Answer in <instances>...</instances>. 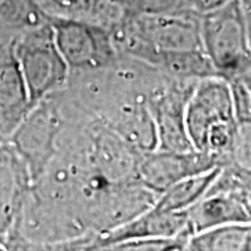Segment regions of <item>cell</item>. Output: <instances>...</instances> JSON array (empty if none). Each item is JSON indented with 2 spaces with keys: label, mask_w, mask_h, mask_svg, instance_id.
Masks as SVG:
<instances>
[{
  "label": "cell",
  "mask_w": 251,
  "mask_h": 251,
  "mask_svg": "<svg viewBox=\"0 0 251 251\" xmlns=\"http://www.w3.org/2000/svg\"><path fill=\"white\" fill-rule=\"evenodd\" d=\"M186 128L194 150L216 156L221 166L233 162L239 125L225 78L211 75L197 81L186 103Z\"/></svg>",
  "instance_id": "obj_1"
},
{
  "label": "cell",
  "mask_w": 251,
  "mask_h": 251,
  "mask_svg": "<svg viewBox=\"0 0 251 251\" xmlns=\"http://www.w3.org/2000/svg\"><path fill=\"white\" fill-rule=\"evenodd\" d=\"M250 32L239 0L200 16L202 49L218 77L229 81L250 75Z\"/></svg>",
  "instance_id": "obj_2"
},
{
  "label": "cell",
  "mask_w": 251,
  "mask_h": 251,
  "mask_svg": "<svg viewBox=\"0 0 251 251\" xmlns=\"http://www.w3.org/2000/svg\"><path fill=\"white\" fill-rule=\"evenodd\" d=\"M13 52L34 105L64 88L69 67L56 46L50 20L20 32L13 44Z\"/></svg>",
  "instance_id": "obj_3"
},
{
  "label": "cell",
  "mask_w": 251,
  "mask_h": 251,
  "mask_svg": "<svg viewBox=\"0 0 251 251\" xmlns=\"http://www.w3.org/2000/svg\"><path fill=\"white\" fill-rule=\"evenodd\" d=\"M63 125L64 112L60 90L36 102L6 140L25 165L31 183L44 173L54 156Z\"/></svg>",
  "instance_id": "obj_4"
},
{
  "label": "cell",
  "mask_w": 251,
  "mask_h": 251,
  "mask_svg": "<svg viewBox=\"0 0 251 251\" xmlns=\"http://www.w3.org/2000/svg\"><path fill=\"white\" fill-rule=\"evenodd\" d=\"M56 46L70 72H88L115 62L110 29L85 20L50 17Z\"/></svg>",
  "instance_id": "obj_5"
},
{
  "label": "cell",
  "mask_w": 251,
  "mask_h": 251,
  "mask_svg": "<svg viewBox=\"0 0 251 251\" xmlns=\"http://www.w3.org/2000/svg\"><path fill=\"white\" fill-rule=\"evenodd\" d=\"M197 81L163 75L151 98L156 150L175 152L194 150L186 128V103Z\"/></svg>",
  "instance_id": "obj_6"
},
{
  "label": "cell",
  "mask_w": 251,
  "mask_h": 251,
  "mask_svg": "<svg viewBox=\"0 0 251 251\" xmlns=\"http://www.w3.org/2000/svg\"><path fill=\"white\" fill-rule=\"evenodd\" d=\"M219 166L221 162L216 156L197 150L181 152L153 150L143 153L137 169V179L159 196L179 180Z\"/></svg>",
  "instance_id": "obj_7"
},
{
  "label": "cell",
  "mask_w": 251,
  "mask_h": 251,
  "mask_svg": "<svg viewBox=\"0 0 251 251\" xmlns=\"http://www.w3.org/2000/svg\"><path fill=\"white\" fill-rule=\"evenodd\" d=\"M187 234L186 211L168 212L151 206L126 224L105 233L95 234L91 242V250H110L117 243L144 239V237H176Z\"/></svg>",
  "instance_id": "obj_8"
},
{
  "label": "cell",
  "mask_w": 251,
  "mask_h": 251,
  "mask_svg": "<svg viewBox=\"0 0 251 251\" xmlns=\"http://www.w3.org/2000/svg\"><path fill=\"white\" fill-rule=\"evenodd\" d=\"M187 234L227 224H250V196L234 193L204 194L186 209Z\"/></svg>",
  "instance_id": "obj_9"
},
{
  "label": "cell",
  "mask_w": 251,
  "mask_h": 251,
  "mask_svg": "<svg viewBox=\"0 0 251 251\" xmlns=\"http://www.w3.org/2000/svg\"><path fill=\"white\" fill-rule=\"evenodd\" d=\"M34 108L13 46L0 54V135L6 141Z\"/></svg>",
  "instance_id": "obj_10"
},
{
  "label": "cell",
  "mask_w": 251,
  "mask_h": 251,
  "mask_svg": "<svg viewBox=\"0 0 251 251\" xmlns=\"http://www.w3.org/2000/svg\"><path fill=\"white\" fill-rule=\"evenodd\" d=\"M49 17L85 20L103 27H113L123 13L117 0H35Z\"/></svg>",
  "instance_id": "obj_11"
},
{
  "label": "cell",
  "mask_w": 251,
  "mask_h": 251,
  "mask_svg": "<svg viewBox=\"0 0 251 251\" xmlns=\"http://www.w3.org/2000/svg\"><path fill=\"white\" fill-rule=\"evenodd\" d=\"M250 244V224H227L188 236L186 250L249 251Z\"/></svg>",
  "instance_id": "obj_12"
},
{
  "label": "cell",
  "mask_w": 251,
  "mask_h": 251,
  "mask_svg": "<svg viewBox=\"0 0 251 251\" xmlns=\"http://www.w3.org/2000/svg\"><path fill=\"white\" fill-rule=\"evenodd\" d=\"M221 168V166H219ZM219 168L188 176L176 181L162 191L153 202V208L168 211V212H180L186 211L206 193L208 187L214 181Z\"/></svg>",
  "instance_id": "obj_13"
},
{
  "label": "cell",
  "mask_w": 251,
  "mask_h": 251,
  "mask_svg": "<svg viewBox=\"0 0 251 251\" xmlns=\"http://www.w3.org/2000/svg\"><path fill=\"white\" fill-rule=\"evenodd\" d=\"M49 20L35 0H0V24L18 34Z\"/></svg>",
  "instance_id": "obj_14"
},
{
  "label": "cell",
  "mask_w": 251,
  "mask_h": 251,
  "mask_svg": "<svg viewBox=\"0 0 251 251\" xmlns=\"http://www.w3.org/2000/svg\"><path fill=\"white\" fill-rule=\"evenodd\" d=\"M186 236L176 237H144L117 243L110 247L112 251H177L186 250Z\"/></svg>",
  "instance_id": "obj_15"
},
{
  "label": "cell",
  "mask_w": 251,
  "mask_h": 251,
  "mask_svg": "<svg viewBox=\"0 0 251 251\" xmlns=\"http://www.w3.org/2000/svg\"><path fill=\"white\" fill-rule=\"evenodd\" d=\"M233 100L234 117L237 125L251 123V75L227 81Z\"/></svg>",
  "instance_id": "obj_16"
},
{
  "label": "cell",
  "mask_w": 251,
  "mask_h": 251,
  "mask_svg": "<svg viewBox=\"0 0 251 251\" xmlns=\"http://www.w3.org/2000/svg\"><path fill=\"white\" fill-rule=\"evenodd\" d=\"M117 4L123 16L184 11L183 0H117Z\"/></svg>",
  "instance_id": "obj_17"
},
{
  "label": "cell",
  "mask_w": 251,
  "mask_h": 251,
  "mask_svg": "<svg viewBox=\"0 0 251 251\" xmlns=\"http://www.w3.org/2000/svg\"><path fill=\"white\" fill-rule=\"evenodd\" d=\"M230 0H183V10L196 16H202L212 10L219 9Z\"/></svg>",
  "instance_id": "obj_18"
},
{
  "label": "cell",
  "mask_w": 251,
  "mask_h": 251,
  "mask_svg": "<svg viewBox=\"0 0 251 251\" xmlns=\"http://www.w3.org/2000/svg\"><path fill=\"white\" fill-rule=\"evenodd\" d=\"M3 141H4V140H3V138H1V135H0V143H3Z\"/></svg>",
  "instance_id": "obj_19"
},
{
  "label": "cell",
  "mask_w": 251,
  "mask_h": 251,
  "mask_svg": "<svg viewBox=\"0 0 251 251\" xmlns=\"http://www.w3.org/2000/svg\"><path fill=\"white\" fill-rule=\"evenodd\" d=\"M3 143H4V141H3Z\"/></svg>",
  "instance_id": "obj_20"
}]
</instances>
